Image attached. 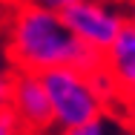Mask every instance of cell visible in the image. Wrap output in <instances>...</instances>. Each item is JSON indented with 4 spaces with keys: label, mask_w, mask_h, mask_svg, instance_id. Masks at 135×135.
Instances as JSON below:
<instances>
[{
    "label": "cell",
    "mask_w": 135,
    "mask_h": 135,
    "mask_svg": "<svg viewBox=\"0 0 135 135\" xmlns=\"http://www.w3.org/2000/svg\"><path fill=\"white\" fill-rule=\"evenodd\" d=\"M40 75L49 92L55 127H78V124H89L107 115L109 107L98 95L89 72H81L75 66H57Z\"/></svg>",
    "instance_id": "2"
},
{
    "label": "cell",
    "mask_w": 135,
    "mask_h": 135,
    "mask_svg": "<svg viewBox=\"0 0 135 135\" xmlns=\"http://www.w3.org/2000/svg\"><path fill=\"white\" fill-rule=\"evenodd\" d=\"M104 69L115 78L121 92L135 86V23H127L104 52Z\"/></svg>",
    "instance_id": "5"
},
{
    "label": "cell",
    "mask_w": 135,
    "mask_h": 135,
    "mask_svg": "<svg viewBox=\"0 0 135 135\" xmlns=\"http://www.w3.org/2000/svg\"><path fill=\"white\" fill-rule=\"evenodd\" d=\"M118 107L124 109V118H127V124L135 129V86L124 92V98H121V104H118Z\"/></svg>",
    "instance_id": "9"
},
{
    "label": "cell",
    "mask_w": 135,
    "mask_h": 135,
    "mask_svg": "<svg viewBox=\"0 0 135 135\" xmlns=\"http://www.w3.org/2000/svg\"><path fill=\"white\" fill-rule=\"evenodd\" d=\"M9 109L20 118V124L32 135H49L55 129L52 104H49V92H46V83H43V75L40 72L15 69Z\"/></svg>",
    "instance_id": "4"
},
{
    "label": "cell",
    "mask_w": 135,
    "mask_h": 135,
    "mask_svg": "<svg viewBox=\"0 0 135 135\" xmlns=\"http://www.w3.org/2000/svg\"><path fill=\"white\" fill-rule=\"evenodd\" d=\"M0 109H3V107H0Z\"/></svg>",
    "instance_id": "14"
},
{
    "label": "cell",
    "mask_w": 135,
    "mask_h": 135,
    "mask_svg": "<svg viewBox=\"0 0 135 135\" xmlns=\"http://www.w3.org/2000/svg\"><path fill=\"white\" fill-rule=\"evenodd\" d=\"M3 3H6V0H0V9H3Z\"/></svg>",
    "instance_id": "12"
},
{
    "label": "cell",
    "mask_w": 135,
    "mask_h": 135,
    "mask_svg": "<svg viewBox=\"0 0 135 135\" xmlns=\"http://www.w3.org/2000/svg\"><path fill=\"white\" fill-rule=\"evenodd\" d=\"M23 132H26V127L20 124V118L9 107H3L0 109V135H23Z\"/></svg>",
    "instance_id": "8"
},
{
    "label": "cell",
    "mask_w": 135,
    "mask_h": 135,
    "mask_svg": "<svg viewBox=\"0 0 135 135\" xmlns=\"http://www.w3.org/2000/svg\"><path fill=\"white\" fill-rule=\"evenodd\" d=\"M127 17H129V23H135V0H129V9H127Z\"/></svg>",
    "instance_id": "11"
},
{
    "label": "cell",
    "mask_w": 135,
    "mask_h": 135,
    "mask_svg": "<svg viewBox=\"0 0 135 135\" xmlns=\"http://www.w3.org/2000/svg\"><path fill=\"white\" fill-rule=\"evenodd\" d=\"M12 83H15V66L0 60V107H9L12 101Z\"/></svg>",
    "instance_id": "7"
},
{
    "label": "cell",
    "mask_w": 135,
    "mask_h": 135,
    "mask_svg": "<svg viewBox=\"0 0 135 135\" xmlns=\"http://www.w3.org/2000/svg\"><path fill=\"white\" fill-rule=\"evenodd\" d=\"M72 35L98 52H107L121 29L129 23L127 12L115 0H72L60 9Z\"/></svg>",
    "instance_id": "3"
},
{
    "label": "cell",
    "mask_w": 135,
    "mask_h": 135,
    "mask_svg": "<svg viewBox=\"0 0 135 135\" xmlns=\"http://www.w3.org/2000/svg\"><path fill=\"white\" fill-rule=\"evenodd\" d=\"M32 3H37V6H46V9H63L66 3H72V0H32Z\"/></svg>",
    "instance_id": "10"
},
{
    "label": "cell",
    "mask_w": 135,
    "mask_h": 135,
    "mask_svg": "<svg viewBox=\"0 0 135 135\" xmlns=\"http://www.w3.org/2000/svg\"><path fill=\"white\" fill-rule=\"evenodd\" d=\"M3 52L15 69L26 72H46L57 66L95 72L104 66V52L78 40L57 9L37 6L32 0L15 3L6 20Z\"/></svg>",
    "instance_id": "1"
},
{
    "label": "cell",
    "mask_w": 135,
    "mask_h": 135,
    "mask_svg": "<svg viewBox=\"0 0 135 135\" xmlns=\"http://www.w3.org/2000/svg\"><path fill=\"white\" fill-rule=\"evenodd\" d=\"M49 135H109L107 118H95L89 124H78V127H55Z\"/></svg>",
    "instance_id": "6"
},
{
    "label": "cell",
    "mask_w": 135,
    "mask_h": 135,
    "mask_svg": "<svg viewBox=\"0 0 135 135\" xmlns=\"http://www.w3.org/2000/svg\"><path fill=\"white\" fill-rule=\"evenodd\" d=\"M0 60H3V52H0Z\"/></svg>",
    "instance_id": "13"
}]
</instances>
